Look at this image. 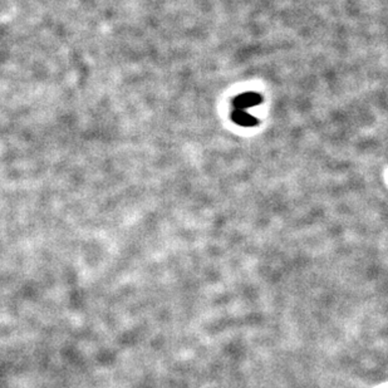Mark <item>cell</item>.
I'll return each mask as SVG.
<instances>
[{"label":"cell","instance_id":"2","mask_svg":"<svg viewBox=\"0 0 388 388\" xmlns=\"http://www.w3.org/2000/svg\"><path fill=\"white\" fill-rule=\"evenodd\" d=\"M231 119L241 127H253V126L258 125V119L243 109H234V112L231 113Z\"/></svg>","mask_w":388,"mask_h":388},{"label":"cell","instance_id":"1","mask_svg":"<svg viewBox=\"0 0 388 388\" xmlns=\"http://www.w3.org/2000/svg\"><path fill=\"white\" fill-rule=\"evenodd\" d=\"M263 102V98L260 94L255 93V92H248V93H243L237 97H235L234 100V107L235 109H249L251 107H255V106L260 105Z\"/></svg>","mask_w":388,"mask_h":388}]
</instances>
